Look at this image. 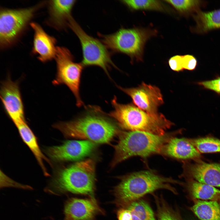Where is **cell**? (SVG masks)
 Returning <instances> with one entry per match:
<instances>
[{"label":"cell","instance_id":"cell-10","mask_svg":"<svg viewBox=\"0 0 220 220\" xmlns=\"http://www.w3.org/2000/svg\"><path fill=\"white\" fill-rule=\"evenodd\" d=\"M0 97L8 116L15 125L25 121L24 107L18 82L9 77L2 83Z\"/></svg>","mask_w":220,"mask_h":220},{"label":"cell","instance_id":"cell-18","mask_svg":"<svg viewBox=\"0 0 220 220\" xmlns=\"http://www.w3.org/2000/svg\"><path fill=\"white\" fill-rule=\"evenodd\" d=\"M24 142L31 150L40 166L44 175H49L43 162L45 160L50 165L49 160L42 153L38 146L36 137L25 121L15 125Z\"/></svg>","mask_w":220,"mask_h":220},{"label":"cell","instance_id":"cell-8","mask_svg":"<svg viewBox=\"0 0 220 220\" xmlns=\"http://www.w3.org/2000/svg\"><path fill=\"white\" fill-rule=\"evenodd\" d=\"M43 4L24 8H2L0 12V46L3 49L13 44Z\"/></svg>","mask_w":220,"mask_h":220},{"label":"cell","instance_id":"cell-16","mask_svg":"<svg viewBox=\"0 0 220 220\" xmlns=\"http://www.w3.org/2000/svg\"><path fill=\"white\" fill-rule=\"evenodd\" d=\"M30 25L34 31L32 53L37 55L38 59L42 62L55 58L56 39L46 33L38 24L32 22Z\"/></svg>","mask_w":220,"mask_h":220},{"label":"cell","instance_id":"cell-21","mask_svg":"<svg viewBox=\"0 0 220 220\" xmlns=\"http://www.w3.org/2000/svg\"><path fill=\"white\" fill-rule=\"evenodd\" d=\"M190 209L201 220H220V203L217 201L195 199Z\"/></svg>","mask_w":220,"mask_h":220},{"label":"cell","instance_id":"cell-14","mask_svg":"<svg viewBox=\"0 0 220 220\" xmlns=\"http://www.w3.org/2000/svg\"><path fill=\"white\" fill-rule=\"evenodd\" d=\"M64 220H95L96 216L103 211L95 199L72 198L65 204Z\"/></svg>","mask_w":220,"mask_h":220},{"label":"cell","instance_id":"cell-7","mask_svg":"<svg viewBox=\"0 0 220 220\" xmlns=\"http://www.w3.org/2000/svg\"><path fill=\"white\" fill-rule=\"evenodd\" d=\"M69 28L78 38L81 46L84 67L97 66L101 68L110 78L109 71L112 67L117 68L112 60L111 53L103 42L87 34L72 18Z\"/></svg>","mask_w":220,"mask_h":220},{"label":"cell","instance_id":"cell-22","mask_svg":"<svg viewBox=\"0 0 220 220\" xmlns=\"http://www.w3.org/2000/svg\"><path fill=\"white\" fill-rule=\"evenodd\" d=\"M126 207L131 213L132 220H156L151 208L144 200H137Z\"/></svg>","mask_w":220,"mask_h":220},{"label":"cell","instance_id":"cell-30","mask_svg":"<svg viewBox=\"0 0 220 220\" xmlns=\"http://www.w3.org/2000/svg\"><path fill=\"white\" fill-rule=\"evenodd\" d=\"M182 55H176L171 57L168 60L170 68L174 71L179 72L184 69L182 66Z\"/></svg>","mask_w":220,"mask_h":220},{"label":"cell","instance_id":"cell-23","mask_svg":"<svg viewBox=\"0 0 220 220\" xmlns=\"http://www.w3.org/2000/svg\"><path fill=\"white\" fill-rule=\"evenodd\" d=\"M165 2L171 5L179 13L185 16L195 14L200 11L206 2L203 1L193 0H170Z\"/></svg>","mask_w":220,"mask_h":220},{"label":"cell","instance_id":"cell-27","mask_svg":"<svg viewBox=\"0 0 220 220\" xmlns=\"http://www.w3.org/2000/svg\"><path fill=\"white\" fill-rule=\"evenodd\" d=\"M197 83L205 89L220 94V77L211 80L199 82Z\"/></svg>","mask_w":220,"mask_h":220},{"label":"cell","instance_id":"cell-5","mask_svg":"<svg viewBox=\"0 0 220 220\" xmlns=\"http://www.w3.org/2000/svg\"><path fill=\"white\" fill-rule=\"evenodd\" d=\"M94 161L88 159L76 162L58 171L50 183L49 190L53 193L69 192L94 196Z\"/></svg>","mask_w":220,"mask_h":220},{"label":"cell","instance_id":"cell-31","mask_svg":"<svg viewBox=\"0 0 220 220\" xmlns=\"http://www.w3.org/2000/svg\"><path fill=\"white\" fill-rule=\"evenodd\" d=\"M118 220H132L130 211L127 209L121 208L117 212Z\"/></svg>","mask_w":220,"mask_h":220},{"label":"cell","instance_id":"cell-12","mask_svg":"<svg viewBox=\"0 0 220 220\" xmlns=\"http://www.w3.org/2000/svg\"><path fill=\"white\" fill-rule=\"evenodd\" d=\"M95 144L87 140H69L59 145L48 147L45 152L56 162L77 160L90 154L95 148Z\"/></svg>","mask_w":220,"mask_h":220},{"label":"cell","instance_id":"cell-26","mask_svg":"<svg viewBox=\"0 0 220 220\" xmlns=\"http://www.w3.org/2000/svg\"><path fill=\"white\" fill-rule=\"evenodd\" d=\"M158 220H182L161 197H156Z\"/></svg>","mask_w":220,"mask_h":220},{"label":"cell","instance_id":"cell-13","mask_svg":"<svg viewBox=\"0 0 220 220\" xmlns=\"http://www.w3.org/2000/svg\"><path fill=\"white\" fill-rule=\"evenodd\" d=\"M194 160L184 163L183 176L220 188V163H207L200 159Z\"/></svg>","mask_w":220,"mask_h":220},{"label":"cell","instance_id":"cell-24","mask_svg":"<svg viewBox=\"0 0 220 220\" xmlns=\"http://www.w3.org/2000/svg\"><path fill=\"white\" fill-rule=\"evenodd\" d=\"M121 2L132 10H151L161 12L167 10L164 4L159 0H122Z\"/></svg>","mask_w":220,"mask_h":220},{"label":"cell","instance_id":"cell-1","mask_svg":"<svg viewBox=\"0 0 220 220\" xmlns=\"http://www.w3.org/2000/svg\"><path fill=\"white\" fill-rule=\"evenodd\" d=\"M112 119L100 107L89 105L86 106L84 110L73 120L57 123L53 127L66 138L107 143L120 131Z\"/></svg>","mask_w":220,"mask_h":220},{"label":"cell","instance_id":"cell-28","mask_svg":"<svg viewBox=\"0 0 220 220\" xmlns=\"http://www.w3.org/2000/svg\"><path fill=\"white\" fill-rule=\"evenodd\" d=\"M182 62L183 69L189 71L195 69L197 64L196 58L190 54L182 55Z\"/></svg>","mask_w":220,"mask_h":220},{"label":"cell","instance_id":"cell-20","mask_svg":"<svg viewBox=\"0 0 220 220\" xmlns=\"http://www.w3.org/2000/svg\"><path fill=\"white\" fill-rule=\"evenodd\" d=\"M187 186L191 195L195 199L220 203V190L215 187L191 179L188 181Z\"/></svg>","mask_w":220,"mask_h":220},{"label":"cell","instance_id":"cell-19","mask_svg":"<svg viewBox=\"0 0 220 220\" xmlns=\"http://www.w3.org/2000/svg\"><path fill=\"white\" fill-rule=\"evenodd\" d=\"M193 17L196 22L191 29L193 32L203 34L220 28V9L207 12L200 10L193 14Z\"/></svg>","mask_w":220,"mask_h":220},{"label":"cell","instance_id":"cell-25","mask_svg":"<svg viewBox=\"0 0 220 220\" xmlns=\"http://www.w3.org/2000/svg\"><path fill=\"white\" fill-rule=\"evenodd\" d=\"M190 140L200 153L220 152V140L207 137Z\"/></svg>","mask_w":220,"mask_h":220},{"label":"cell","instance_id":"cell-11","mask_svg":"<svg viewBox=\"0 0 220 220\" xmlns=\"http://www.w3.org/2000/svg\"><path fill=\"white\" fill-rule=\"evenodd\" d=\"M117 87L129 96L138 108L149 114L158 113V108L163 103L160 91L156 86L143 83L136 88Z\"/></svg>","mask_w":220,"mask_h":220},{"label":"cell","instance_id":"cell-4","mask_svg":"<svg viewBox=\"0 0 220 220\" xmlns=\"http://www.w3.org/2000/svg\"><path fill=\"white\" fill-rule=\"evenodd\" d=\"M113 110L108 114L122 128L163 135L173 123L161 114H151L130 104L119 103L114 96L111 101Z\"/></svg>","mask_w":220,"mask_h":220},{"label":"cell","instance_id":"cell-9","mask_svg":"<svg viewBox=\"0 0 220 220\" xmlns=\"http://www.w3.org/2000/svg\"><path fill=\"white\" fill-rule=\"evenodd\" d=\"M55 59L57 73L53 81V84L54 85H66L74 96L76 105L78 107L84 105L80 97V88L82 73L84 67L81 63L75 62L71 52L64 47H57Z\"/></svg>","mask_w":220,"mask_h":220},{"label":"cell","instance_id":"cell-6","mask_svg":"<svg viewBox=\"0 0 220 220\" xmlns=\"http://www.w3.org/2000/svg\"><path fill=\"white\" fill-rule=\"evenodd\" d=\"M157 34L156 30L150 28H122L111 34L98 35L109 51L126 54L132 62L142 61L146 42Z\"/></svg>","mask_w":220,"mask_h":220},{"label":"cell","instance_id":"cell-29","mask_svg":"<svg viewBox=\"0 0 220 220\" xmlns=\"http://www.w3.org/2000/svg\"><path fill=\"white\" fill-rule=\"evenodd\" d=\"M1 176H2V180H1V186L14 187L24 189H31V188L29 186L24 185L13 180L6 175L4 173L1 171Z\"/></svg>","mask_w":220,"mask_h":220},{"label":"cell","instance_id":"cell-3","mask_svg":"<svg viewBox=\"0 0 220 220\" xmlns=\"http://www.w3.org/2000/svg\"><path fill=\"white\" fill-rule=\"evenodd\" d=\"M179 131L166 133L163 135L140 131H120L119 140L115 146V153L111 166L134 156L144 160L155 154H160L164 145Z\"/></svg>","mask_w":220,"mask_h":220},{"label":"cell","instance_id":"cell-17","mask_svg":"<svg viewBox=\"0 0 220 220\" xmlns=\"http://www.w3.org/2000/svg\"><path fill=\"white\" fill-rule=\"evenodd\" d=\"M76 2L75 0L50 1L48 24L58 30L69 27L70 21L73 17L72 11Z\"/></svg>","mask_w":220,"mask_h":220},{"label":"cell","instance_id":"cell-2","mask_svg":"<svg viewBox=\"0 0 220 220\" xmlns=\"http://www.w3.org/2000/svg\"><path fill=\"white\" fill-rule=\"evenodd\" d=\"M176 183L179 182L152 170L133 172L123 177L115 187L114 191L116 202L119 206L127 207L145 195L162 189L176 194V191L171 184Z\"/></svg>","mask_w":220,"mask_h":220},{"label":"cell","instance_id":"cell-15","mask_svg":"<svg viewBox=\"0 0 220 220\" xmlns=\"http://www.w3.org/2000/svg\"><path fill=\"white\" fill-rule=\"evenodd\" d=\"M166 157L178 160L200 159V153L191 142L190 139L170 138L163 147L160 154Z\"/></svg>","mask_w":220,"mask_h":220}]
</instances>
